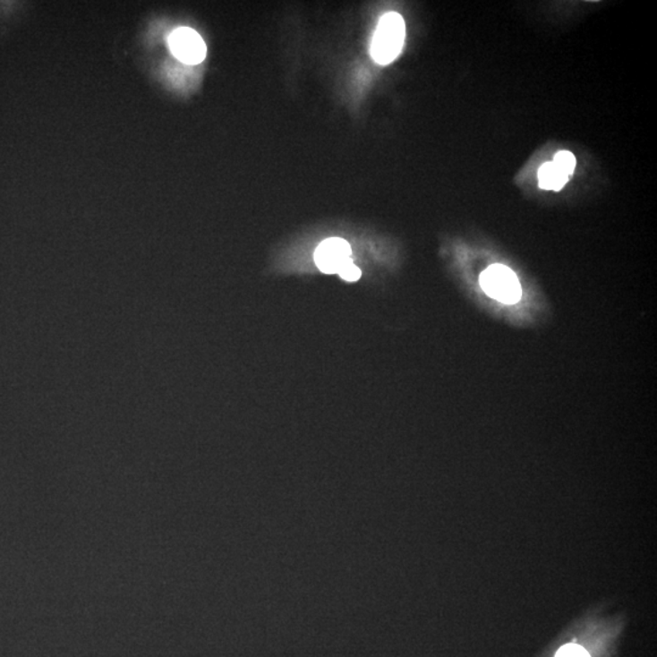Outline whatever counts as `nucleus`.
Instances as JSON below:
<instances>
[{"instance_id": "6", "label": "nucleus", "mask_w": 657, "mask_h": 657, "mask_svg": "<svg viewBox=\"0 0 657 657\" xmlns=\"http://www.w3.org/2000/svg\"><path fill=\"white\" fill-rule=\"evenodd\" d=\"M554 164L567 175L574 174L576 168V158L570 151L561 150L554 156Z\"/></svg>"}, {"instance_id": "3", "label": "nucleus", "mask_w": 657, "mask_h": 657, "mask_svg": "<svg viewBox=\"0 0 657 657\" xmlns=\"http://www.w3.org/2000/svg\"><path fill=\"white\" fill-rule=\"evenodd\" d=\"M169 48L182 63L196 65L202 63L208 53L206 44L196 30L182 27L169 36Z\"/></svg>"}, {"instance_id": "5", "label": "nucleus", "mask_w": 657, "mask_h": 657, "mask_svg": "<svg viewBox=\"0 0 657 657\" xmlns=\"http://www.w3.org/2000/svg\"><path fill=\"white\" fill-rule=\"evenodd\" d=\"M540 186L545 191H561L568 181V175L562 172L554 162H547L538 172Z\"/></svg>"}, {"instance_id": "1", "label": "nucleus", "mask_w": 657, "mask_h": 657, "mask_svg": "<svg viewBox=\"0 0 657 657\" xmlns=\"http://www.w3.org/2000/svg\"><path fill=\"white\" fill-rule=\"evenodd\" d=\"M405 39V23L397 13H385L372 37L371 53L380 65L397 59Z\"/></svg>"}, {"instance_id": "7", "label": "nucleus", "mask_w": 657, "mask_h": 657, "mask_svg": "<svg viewBox=\"0 0 657 657\" xmlns=\"http://www.w3.org/2000/svg\"><path fill=\"white\" fill-rule=\"evenodd\" d=\"M555 657H591L580 645L567 644L559 649Z\"/></svg>"}, {"instance_id": "8", "label": "nucleus", "mask_w": 657, "mask_h": 657, "mask_svg": "<svg viewBox=\"0 0 657 657\" xmlns=\"http://www.w3.org/2000/svg\"><path fill=\"white\" fill-rule=\"evenodd\" d=\"M338 274H340L342 279L355 281L361 277V269H359L358 267L350 260V262L345 264V266L338 270Z\"/></svg>"}, {"instance_id": "4", "label": "nucleus", "mask_w": 657, "mask_h": 657, "mask_svg": "<svg viewBox=\"0 0 657 657\" xmlns=\"http://www.w3.org/2000/svg\"><path fill=\"white\" fill-rule=\"evenodd\" d=\"M351 246L346 240L331 238L324 240L314 252L318 269L324 273H338L350 262Z\"/></svg>"}, {"instance_id": "2", "label": "nucleus", "mask_w": 657, "mask_h": 657, "mask_svg": "<svg viewBox=\"0 0 657 657\" xmlns=\"http://www.w3.org/2000/svg\"><path fill=\"white\" fill-rule=\"evenodd\" d=\"M480 286L489 299L504 306H515L523 299V286L516 273L504 264H492L480 276Z\"/></svg>"}]
</instances>
